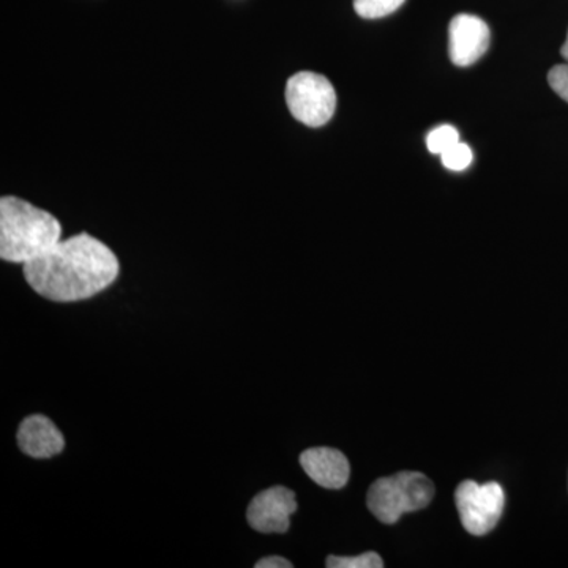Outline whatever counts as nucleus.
Segmentation results:
<instances>
[{"mask_svg": "<svg viewBox=\"0 0 568 568\" xmlns=\"http://www.w3.org/2000/svg\"><path fill=\"white\" fill-rule=\"evenodd\" d=\"M297 511L293 489L272 487L260 493L246 510V519L261 534H284L290 530L291 517Z\"/></svg>", "mask_w": 568, "mask_h": 568, "instance_id": "nucleus-6", "label": "nucleus"}, {"mask_svg": "<svg viewBox=\"0 0 568 568\" xmlns=\"http://www.w3.org/2000/svg\"><path fill=\"white\" fill-rule=\"evenodd\" d=\"M301 466L316 485L327 489L345 488L351 477L349 462L343 452L313 447L301 455Z\"/></svg>", "mask_w": 568, "mask_h": 568, "instance_id": "nucleus-8", "label": "nucleus"}, {"mask_svg": "<svg viewBox=\"0 0 568 568\" xmlns=\"http://www.w3.org/2000/svg\"><path fill=\"white\" fill-rule=\"evenodd\" d=\"M327 568H383L384 560L375 551L364 552L361 556H351V558H342V556H328L325 560Z\"/></svg>", "mask_w": 568, "mask_h": 568, "instance_id": "nucleus-11", "label": "nucleus"}, {"mask_svg": "<svg viewBox=\"0 0 568 568\" xmlns=\"http://www.w3.org/2000/svg\"><path fill=\"white\" fill-rule=\"evenodd\" d=\"M286 103L295 121L317 129L334 118L336 92L323 74L301 71L287 81Z\"/></svg>", "mask_w": 568, "mask_h": 568, "instance_id": "nucleus-4", "label": "nucleus"}, {"mask_svg": "<svg viewBox=\"0 0 568 568\" xmlns=\"http://www.w3.org/2000/svg\"><path fill=\"white\" fill-rule=\"evenodd\" d=\"M457 142H459V133L452 125L437 126L426 136V148H428L429 152L435 153V155H443L444 152L448 151Z\"/></svg>", "mask_w": 568, "mask_h": 568, "instance_id": "nucleus-12", "label": "nucleus"}, {"mask_svg": "<svg viewBox=\"0 0 568 568\" xmlns=\"http://www.w3.org/2000/svg\"><path fill=\"white\" fill-rule=\"evenodd\" d=\"M560 54H562V58L568 62V36L566 43H564L562 50H560Z\"/></svg>", "mask_w": 568, "mask_h": 568, "instance_id": "nucleus-16", "label": "nucleus"}, {"mask_svg": "<svg viewBox=\"0 0 568 568\" xmlns=\"http://www.w3.org/2000/svg\"><path fill=\"white\" fill-rule=\"evenodd\" d=\"M121 272L118 256L99 239L82 233L59 242L50 252L24 264V278L52 302L91 298L110 287Z\"/></svg>", "mask_w": 568, "mask_h": 568, "instance_id": "nucleus-1", "label": "nucleus"}, {"mask_svg": "<svg viewBox=\"0 0 568 568\" xmlns=\"http://www.w3.org/2000/svg\"><path fill=\"white\" fill-rule=\"evenodd\" d=\"M256 568H293V564L290 560L280 558V556H271V558H264L257 560Z\"/></svg>", "mask_w": 568, "mask_h": 568, "instance_id": "nucleus-15", "label": "nucleus"}, {"mask_svg": "<svg viewBox=\"0 0 568 568\" xmlns=\"http://www.w3.org/2000/svg\"><path fill=\"white\" fill-rule=\"evenodd\" d=\"M548 82L552 91L568 103V62L552 67L548 73Z\"/></svg>", "mask_w": 568, "mask_h": 568, "instance_id": "nucleus-14", "label": "nucleus"}, {"mask_svg": "<svg viewBox=\"0 0 568 568\" xmlns=\"http://www.w3.org/2000/svg\"><path fill=\"white\" fill-rule=\"evenodd\" d=\"M62 226L50 212L17 196L0 200V257L28 264L61 242Z\"/></svg>", "mask_w": 568, "mask_h": 568, "instance_id": "nucleus-2", "label": "nucleus"}, {"mask_svg": "<svg viewBox=\"0 0 568 568\" xmlns=\"http://www.w3.org/2000/svg\"><path fill=\"white\" fill-rule=\"evenodd\" d=\"M440 160H443L444 166L450 171H465L470 166L474 160V153L470 151L469 145L465 144V142H457V144L452 145L448 151L444 152L440 155Z\"/></svg>", "mask_w": 568, "mask_h": 568, "instance_id": "nucleus-13", "label": "nucleus"}, {"mask_svg": "<svg viewBox=\"0 0 568 568\" xmlns=\"http://www.w3.org/2000/svg\"><path fill=\"white\" fill-rule=\"evenodd\" d=\"M18 446L36 459H48L61 454L65 439L51 418L36 414L24 418L18 429Z\"/></svg>", "mask_w": 568, "mask_h": 568, "instance_id": "nucleus-9", "label": "nucleus"}, {"mask_svg": "<svg viewBox=\"0 0 568 568\" xmlns=\"http://www.w3.org/2000/svg\"><path fill=\"white\" fill-rule=\"evenodd\" d=\"M435 495V484L425 474L403 470L377 478L368 489L366 504L373 517L384 525H395L403 515L428 507Z\"/></svg>", "mask_w": 568, "mask_h": 568, "instance_id": "nucleus-3", "label": "nucleus"}, {"mask_svg": "<svg viewBox=\"0 0 568 568\" xmlns=\"http://www.w3.org/2000/svg\"><path fill=\"white\" fill-rule=\"evenodd\" d=\"M459 519L463 528L473 536H487L496 528L506 506V493L497 481L480 485L465 480L455 491Z\"/></svg>", "mask_w": 568, "mask_h": 568, "instance_id": "nucleus-5", "label": "nucleus"}, {"mask_svg": "<svg viewBox=\"0 0 568 568\" xmlns=\"http://www.w3.org/2000/svg\"><path fill=\"white\" fill-rule=\"evenodd\" d=\"M489 47L487 22L474 14H457L448 26V52L457 67L476 63Z\"/></svg>", "mask_w": 568, "mask_h": 568, "instance_id": "nucleus-7", "label": "nucleus"}, {"mask_svg": "<svg viewBox=\"0 0 568 568\" xmlns=\"http://www.w3.org/2000/svg\"><path fill=\"white\" fill-rule=\"evenodd\" d=\"M405 0H354V10L365 20H377L394 13Z\"/></svg>", "mask_w": 568, "mask_h": 568, "instance_id": "nucleus-10", "label": "nucleus"}]
</instances>
